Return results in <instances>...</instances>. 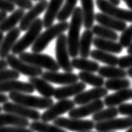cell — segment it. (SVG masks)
Listing matches in <instances>:
<instances>
[{"mask_svg": "<svg viewBox=\"0 0 132 132\" xmlns=\"http://www.w3.org/2000/svg\"><path fill=\"white\" fill-rule=\"evenodd\" d=\"M4 33L0 31V48H1V45H2V42H3V39H4Z\"/></svg>", "mask_w": 132, "mask_h": 132, "instance_id": "816d5d0a", "label": "cell"}, {"mask_svg": "<svg viewBox=\"0 0 132 132\" xmlns=\"http://www.w3.org/2000/svg\"><path fill=\"white\" fill-rule=\"evenodd\" d=\"M75 103L73 100L70 99H63L59 100L56 103H53L52 106L41 114V119L43 122H50L53 121L59 116L65 113H69L70 110L75 109Z\"/></svg>", "mask_w": 132, "mask_h": 132, "instance_id": "9c48e42d", "label": "cell"}, {"mask_svg": "<svg viewBox=\"0 0 132 132\" xmlns=\"http://www.w3.org/2000/svg\"><path fill=\"white\" fill-rule=\"evenodd\" d=\"M92 31L97 36V37L106 39V40H110V41H114L116 42L119 39V36L117 34V32L113 31V30L109 29L107 27L101 25H96L93 26L92 28Z\"/></svg>", "mask_w": 132, "mask_h": 132, "instance_id": "836d02e7", "label": "cell"}, {"mask_svg": "<svg viewBox=\"0 0 132 132\" xmlns=\"http://www.w3.org/2000/svg\"><path fill=\"white\" fill-rule=\"evenodd\" d=\"M6 1L10 2L14 6H18L20 9H22L24 10H30L33 6L31 1H29V0H6Z\"/></svg>", "mask_w": 132, "mask_h": 132, "instance_id": "60d3db41", "label": "cell"}, {"mask_svg": "<svg viewBox=\"0 0 132 132\" xmlns=\"http://www.w3.org/2000/svg\"><path fill=\"white\" fill-rule=\"evenodd\" d=\"M85 132H92V131H85ZM97 132H101V131H97ZM111 132H113V131H111Z\"/></svg>", "mask_w": 132, "mask_h": 132, "instance_id": "11a10c76", "label": "cell"}, {"mask_svg": "<svg viewBox=\"0 0 132 132\" xmlns=\"http://www.w3.org/2000/svg\"><path fill=\"white\" fill-rule=\"evenodd\" d=\"M56 62L64 72H72L73 67L71 65L70 54L67 46V37L63 33L57 37L55 45Z\"/></svg>", "mask_w": 132, "mask_h": 132, "instance_id": "52a82bcc", "label": "cell"}, {"mask_svg": "<svg viewBox=\"0 0 132 132\" xmlns=\"http://www.w3.org/2000/svg\"><path fill=\"white\" fill-rule=\"evenodd\" d=\"M83 26L86 29H91L93 26L95 20L94 2L93 0H80Z\"/></svg>", "mask_w": 132, "mask_h": 132, "instance_id": "cb8c5ba5", "label": "cell"}, {"mask_svg": "<svg viewBox=\"0 0 132 132\" xmlns=\"http://www.w3.org/2000/svg\"><path fill=\"white\" fill-rule=\"evenodd\" d=\"M8 67V64L6 62V59H0V70H4Z\"/></svg>", "mask_w": 132, "mask_h": 132, "instance_id": "bcb514c9", "label": "cell"}, {"mask_svg": "<svg viewBox=\"0 0 132 132\" xmlns=\"http://www.w3.org/2000/svg\"><path fill=\"white\" fill-rule=\"evenodd\" d=\"M29 126L30 130L33 132H67L57 125H50L43 121H33L29 125Z\"/></svg>", "mask_w": 132, "mask_h": 132, "instance_id": "e575fe53", "label": "cell"}, {"mask_svg": "<svg viewBox=\"0 0 132 132\" xmlns=\"http://www.w3.org/2000/svg\"><path fill=\"white\" fill-rule=\"evenodd\" d=\"M6 17H7V13L4 11H0V24L4 21Z\"/></svg>", "mask_w": 132, "mask_h": 132, "instance_id": "7dc6e473", "label": "cell"}, {"mask_svg": "<svg viewBox=\"0 0 132 132\" xmlns=\"http://www.w3.org/2000/svg\"><path fill=\"white\" fill-rule=\"evenodd\" d=\"M15 10V6L6 0H0V11L13 12Z\"/></svg>", "mask_w": 132, "mask_h": 132, "instance_id": "ee69618b", "label": "cell"}, {"mask_svg": "<svg viewBox=\"0 0 132 132\" xmlns=\"http://www.w3.org/2000/svg\"><path fill=\"white\" fill-rule=\"evenodd\" d=\"M123 1H124L125 3V4L130 9V10H132V0H123Z\"/></svg>", "mask_w": 132, "mask_h": 132, "instance_id": "c3c4849f", "label": "cell"}, {"mask_svg": "<svg viewBox=\"0 0 132 132\" xmlns=\"http://www.w3.org/2000/svg\"><path fill=\"white\" fill-rule=\"evenodd\" d=\"M29 125L30 122L27 119L21 118L12 113H0V127L15 126L26 128Z\"/></svg>", "mask_w": 132, "mask_h": 132, "instance_id": "d4e9b609", "label": "cell"}, {"mask_svg": "<svg viewBox=\"0 0 132 132\" xmlns=\"http://www.w3.org/2000/svg\"><path fill=\"white\" fill-rule=\"evenodd\" d=\"M108 1H109L111 4L115 5V6H118L120 4V0H108Z\"/></svg>", "mask_w": 132, "mask_h": 132, "instance_id": "681fc988", "label": "cell"}, {"mask_svg": "<svg viewBox=\"0 0 132 132\" xmlns=\"http://www.w3.org/2000/svg\"><path fill=\"white\" fill-rule=\"evenodd\" d=\"M48 3L47 0H43L39 1L37 4L33 5L32 7L24 14L23 18L20 22V31H27V29L30 27V26L37 19V17L40 15L42 13L46 10L47 6Z\"/></svg>", "mask_w": 132, "mask_h": 132, "instance_id": "5bb4252c", "label": "cell"}, {"mask_svg": "<svg viewBox=\"0 0 132 132\" xmlns=\"http://www.w3.org/2000/svg\"><path fill=\"white\" fill-rule=\"evenodd\" d=\"M118 112L122 115L132 117V103H122L118 108Z\"/></svg>", "mask_w": 132, "mask_h": 132, "instance_id": "b9f144b4", "label": "cell"}, {"mask_svg": "<svg viewBox=\"0 0 132 132\" xmlns=\"http://www.w3.org/2000/svg\"><path fill=\"white\" fill-rule=\"evenodd\" d=\"M108 90L105 87H94L88 91H83L76 96L74 99L75 104L84 105L101 99L108 95Z\"/></svg>", "mask_w": 132, "mask_h": 132, "instance_id": "2e32d148", "label": "cell"}, {"mask_svg": "<svg viewBox=\"0 0 132 132\" xmlns=\"http://www.w3.org/2000/svg\"><path fill=\"white\" fill-rule=\"evenodd\" d=\"M71 65L73 69H77V70L84 72H90V73L97 72L100 68V65L97 62L83 58H74L71 60Z\"/></svg>", "mask_w": 132, "mask_h": 132, "instance_id": "f1b7e54d", "label": "cell"}, {"mask_svg": "<svg viewBox=\"0 0 132 132\" xmlns=\"http://www.w3.org/2000/svg\"><path fill=\"white\" fill-rule=\"evenodd\" d=\"M2 110L8 113H12V114L21 117V118L31 119L33 121H38L41 119V113L37 109H30V108L15 103L7 102L3 104Z\"/></svg>", "mask_w": 132, "mask_h": 132, "instance_id": "8fae6325", "label": "cell"}, {"mask_svg": "<svg viewBox=\"0 0 132 132\" xmlns=\"http://www.w3.org/2000/svg\"><path fill=\"white\" fill-rule=\"evenodd\" d=\"M126 132H132V126L129 128V129H128V130H127Z\"/></svg>", "mask_w": 132, "mask_h": 132, "instance_id": "db71d44e", "label": "cell"}, {"mask_svg": "<svg viewBox=\"0 0 132 132\" xmlns=\"http://www.w3.org/2000/svg\"><path fill=\"white\" fill-rule=\"evenodd\" d=\"M9 100L8 96H6L4 93H0V103H5Z\"/></svg>", "mask_w": 132, "mask_h": 132, "instance_id": "f6af8a7d", "label": "cell"}, {"mask_svg": "<svg viewBox=\"0 0 132 132\" xmlns=\"http://www.w3.org/2000/svg\"><path fill=\"white\" fill-rule=\"evenodd\" d=\"M20 77V74L14 70H0V83L8 80H17Z\"/></svg>", "mask_w": 132, "mask_h": 132, "instance_id": "f35d334b", "label": "cell"}, {"mask_svg": "<svg viewBox=\"0 0 132 132\" xmlns=\"http://www.w3.org/2000/svg\"><path fill=\"white\" fill-rule=\"evenodd\" d=\"M24 14H25V11L22 9H18L13 11L10 16L6 17L4 21L0 24V31L4 33L14 29L17 24L20 22Z\"/></svg>", "mask_w": 132, "mask_h": 132, "instance_id": "83f0119b", "label": "cell"}, {"mask_svg": "<svg viewBox=\"0 0 132 132\" xmlns=\"http://www.w3.org/2000/svg\"><path fill=\"white\" fill-rule=\"evenodd\" d=\"M118 65L119 68L123 69V70L127 68H132V54L122 56L120 58H119Z\"/></svg>", "mask_w": 132, "mask_h": 132, "instance_id": "ab89813d", "label": "cell"}, {"mask_svg": "<svg viewBox=\"0 0 132 132\" xmlns=\"http://www.w3.org/2000/svg\"><path fill=\"white\" fill-rule=\"evenodd\" d=\"M83 26L82 11L80 7H76L71 14V20L69 24V32L67 37V46L69 54L72 58H77L79 54L80 32Z\"/></svg>", "mask_w": 132, "mask_h": 132, "instance_id": "6da1fadb", "label": "cell"}, {"mask_svg": "<svg viewBox=\"0 0 132 132\" xmlns=\"http://www.w3.org/2000/svg\"><path fill=\"white\" fill-rule=\"evenodd\" d=\"M53 125L65 130L75 132H85L90 131L95 126V123L92 120L81 119H71V118H57L53 120Z\"/></svg>", "mask_w": 132, "mask_h": 132, "instance_id": "8992f818", "label": "cell"}, {"mask_svg": "<svg viewBox=\"0 0 132 132\" xmlns=\"http://www.w3.org/2000/svg\"><path fill=\"white\" fill-rule=\"evenodd\" d=\"M119 44L122 47H128L132 43V24L122 31L120 37H119Z\"/></svg>", "mask_w": 132, "mask_h": 132, "instance_id": "74e56055", "label": "cell"}, {"mask_svg": "<svg viewBox=\"0 0 132 132\" xmlns=\"http://www.w3.org/2000/svg\"><path fill=\"white\" fill-rule=\"evenodd\" d=\"M20 30L18 27H14V29L8 31L7 35L3 39L1 48H0V59H4L10 55V53L12 51V48L16 43L20 35Z\"/></svg>", "mask_w": 132, "mask_h": 132, "instance_id": "d6986e66", "label": "cell"}, {"mask_svg": "<svg viewBox=\"0 0 132 132\" xmlns=\"http://www.w3.org/2000/svg\"><path fill=\"white\" fill-rule=\"evenodd\" d=\"M104 103L101 99L94 101L92 103L81 105L79 108L73 109L69 112V117L71 119H81L91 114H94L101 109H103Z\"/></svg>", "mask_w": 132, "mask_h": 132, "instance_id": "9a60e30c", "label": "cell"}, {"mask_svg": "<svg viewBox=\"0 0 132 132\" xmlns=\"http://www.w3.org/2000/svg\"><path fill=\"white\" fill-rule=\"evenodd\" d=\"M90 56H91L92 59H93L97 61L103 63V64H106L108 66L118 65L119 58L116 57L115 55L112 54V53L96 49V50L91 51Z\"/></svg>", "mask_w": 132, "mask_h": 132, "instance_id": "4dcf8cb0", "label": "cell"}, {"mask_svg": "<svg viewBox=\"0 0 132 132\" xmlns=\"http://www.w3.org/2000/svg\"><path fill=\"white\" fill-rule=\"evenodd\" d=\"M93 41V33L91 29H86L79 41V54L80 58L87 59L91 53V47Z\"/></svg>", "mask_w": 132, "mask_h": 132, "instance_id": "4316f807", "label": "cell"}, {"mask_svg": "<svg viewBox=\"0 0 132 132\" xmlns=\"http://www.w3.org/2000/svg\"><path fill=\"white\" fill-rule=\"evenodd\" d=\"M29 83L31 84L34 90L38 92L44 97L51 98L53 96L55 89L47 80L40 77H29Z\"/></svg>", "mask_w": 132, "mask_h": 132, "instance_id": "603a6c76", "label": "cell"}, {"mask_svg": "<svg viewBox=\"0 0 132 132\" xmlns=\"http://www.w3.org/2000/svg\"><path fill=\"white\" fill-rule=\"evenodd\" d=\"M43 28V20L37 18V20L33 22L30 27L27 29V31L23 37L16 42L14 46L12 48L11 52L14 55L20 54L23 52H25L26 49H27L30 46H32L36 40L41 34L42 30Z\"/></svg>", "mask_w": 132, "mask_h": 132, "instance_id": "277c9868", "label": "cell"}, {"mask_svg": "<svg viewBox=\"0 0 132 132\" xmlns=\"http://www.w3.org/2000/svg\"><path fill=\"white\" fill-rule=\"evenodd\" d=\"M0 132H33L31 130L24 127H15V126H6L0 127Z\"/></svg>", "mask_w": 132, "mask_h": 132, "instance_id": "7bdbcfd3", "label": "cell"}, {"mask_svg": "<svg viewBox=\"0 0 132 132\" xmlns=\"http://www.w3.org/2000/svg\"><path fill=\"white\" fill-rule=\"evenodd\" d=\"M132 98V88H127L118 91L117 92L111 95H107L104 97V106L115 107L119 106L124 103L125 101L130 100Z\"/></svg>", "mask_w": 132, "mask_h": 132, "instance_id": "7402d4cb", "label": "cell"}, {"mask_svg": "<svg viewBox=\"0 0 132 132\" xmlns=\"http://www.w3.org/2000/svg\"><path fill=\"white\" fill-rule=\"evenodd\" d=\"M132 126V117L126 118L113 119L108 121L98 122L95 124L94 128L97 131L101 132H111L114 130H125Z\"/></svg>", "mask_w": 132, "mask_h": 132, "instance_id": "7c38bea8", "label": "cell"}, {"mask_svg": "<svg viewBox=\"0 0 132 132\" xmlns=\"http://www.w3.org/2000/svg\"><path fill=\"white\" fill-rule=\"evenodd\" d=\"M105 88L108 91H121L127 89L130 86V81L126 78H119V79H109L104 83Z\"/></svg>", "mask_w": 132, "mask_h": 132, "instance_id": "d590c367", "label": "cell"}, {"mask_svg": "<svg viewBox=\"0 0 132 132\" xmlns=\"http://www.w3.org/2000/svg\"><path fill=\"white\" fill-rule=\"evenodd\" d=\"M1 111H2V107L0 106V113H1Z\"/></svg>", "mask_w": 132, "mask_h": 132, "instance_id": "9f6ffc18", "label": "cell"}, {"mask_svg": "<svg viewBox=\"0 0 132 132\" xmlns=\"http://www.w3.org/2000/svg\"><path fill=\"white\" fill-rule=\"evenodd\" d=\"M127 53L129 54H132V43L127 47Z\"/></svg>", "mask_w": 132, "mask_h": 132, "instance_id": "f907efd6", "label": "cell"}, {"mask_svg": "<svg viewBox=\"0 0 132 132\" xmlns=\"http://www.w3.org/2000/svg\"><path fill=\"white\" fill-rule=\"evenodd\" d=\"M99 76L108 79H119V78H125L127 73L125 70L118 68L116 66H102L97 71Z\"/></svg>", "mask_w": 132, "mask_h": 132, "instance_id": "f546056e", "label": "cell"}, {"mask_svg": "<svg viewBox=\"0 0 132 132\" xmlns=\"http://www.w3.org/2000/svg\"><path fill=\"white\" fill-rule=\"evenodd\" d=\"M42 77L47 82L58 85H70L78 82V76L72 72L59 73L58 71H45L42 74Z\"/></svg>", "mask_w": 132, "mask_h": 132, "instance_id": "4fadbf2b", "label": "cell"}, {"mask_svg": "<svg viewBox=\"0 0 132 132\" xmlns=\"http://www.w3.org/2000/svg\"><path fill=\"white\" fill-rule=\"evenodd\" d=\"M29 1H31V0H29ZM35 1H43V0H35Z\"/></svg>", "mask_w": 132, "mask_h": 132, "instance_id": "6f0895ef", "label": "cell"}, {"mask_svg": "<svg viewBox=\"0 0 132 132\" xmlns=\"http://www.w3.org/2000/svg\"><path fill=\"white\" fill-rule=\"evenodd\" d=\"M96 4L102 13L124 22H132V10L119 8L118 6L112 4L108 0H97Z\"/></svg>", "mask_w": 132, "mask_h": 132, "instance_id": "ba28073f", "label": "cell"}, {"mask_svg": "<svg viewBox=\"0 0 132 132\" xmlns=\"http://www.w3.org/2000/svg\"><path fill=\"white\" fill-rule=\"evenodd\" d=\"M69 28V23L67 21L59 22L56 25H53L50 27L47 28V30L39 35V37L36 40L34 44L32 45L31 50L33 53H41L46 49L48 46L50 42L53 39L59 37V35L63 34Z\"/></svg>", "mask_w": 132, "mask_h": 132, "instance_id": "7a4b0ae2", "label": "cell"}, {"mask_svg": "<svg viewBox=\"0 0 132 132\" xmlns=\"http://www.w3.org/2000/svg\"><path fill=\"white\" fill-rule=\"evenodd\" d=\"M78 78L84 84L86 85L87 84V85L92 86L94 87H103L105 83L103 77L96 76L93 73H90V72H80L78 75Z\"/></svg>", "mask_w": 132, "mask_h": 132, "instance_id": "1f68e13d", "label": "cell"}, {"mask_svg": "<svg viewBox=\"0 0 132 132\" xmlns=\"http://www.w3.org/2000/svg\"><path fill=\"white\" fill-rule=\"evenodd\" d=\"M64 1V0H50V2L47 4L43 20V27L48 28L53 26L59 12L61 10Z\"/></svg>", "mask_w": 132, "mask_h": 132, "instance_id": "44dd1931", "label": "cell"}, {"mask_svg": "<svg viewBox=\"0 0 132 132\" xmlns=\"http://www.w3.org/2000/svg\"><path fill=\"white\" fill-rule=\"evenodd\" d=\"M77 2L78 0H65V3L57 15V20L59 22L66 21V20L70 17L74 10L76 8Z\"/></svg>", "mask_w": 132, "mask_h": 132, "instance_id": "8d00e7d4", "label": "cell"}, {"mask_svg": "<svg viewBox=\"0 0 132 132\" xmlns=\"http://www.w3.org/2000/svg\"><path fill=\"white\" fill-rule=\"evenodd\" d=\"M94 46L98 50L103 51L109 53H120L123 50V47L119 43H117L114 41L106 40V39L95 37L92 41Z\"/></svg>", "mask_w": 132, "mask_h": 132, "instance_id": "484cf974", "label": "cell"}, {"mask_svg": "<svg viewBox=\"0 0 132 132\" xmlns=\"http://www.w3.org/2000/svg\"><path fill=\"white\" fill-rule=\"evenodd\" d=\"M35 90L29 82L20 81L17 80H8L0 83V93L4 92H19V93L30 94L34 92Z\"/></svg>", "mask_w": 132, "mask_h": 132, "instance_id": "e0dca14e", "label": "cell"}, {"mask_svg": "<svg viewBox=\"0 0 132 132\" xmlns=\"http://www.w3.org/2000/svg\"><path fill=\"white\" fill-rule=\"evenodd\" d=\"M95 20H97L99 25L113 30L114 31L122 32L127 27V25L125 22L117 20L115 18L108 15V14H105L102 12L95 14Z\"/></svg>", "mask_w": 132, "mask_h": 132, "instance_id": "ffe728a7", "label": "cell"}, {"mask_svg": "<svg viewBox=\"0 0 132 132\" xmlns=\"http://www.w3.org/2000/svg\"><path fill=\"white\" fill-rule=\"evenodd\" d=\"M119 114L118 109L115 107H109L106 109H101L98 112L92 114L93 122H103L116 118Z\"/></svg>", "mask_w": 132, "mask_h": 132, "instance_id": "d6a6232c", "label": "cell"}, {"mask_svg": "<svg viewBox=\"0 0 132 132\" xmlns=\"http://www.w3.org/2000/svg\"><path fill=\"white\" fill-rule=\"evenodd\" d=\"M19 59L22 61L40 69H45L48 71H59V66L53 57L41 53L23 52L19 54Z\"/></svg>", "mask_w": 132, "mask_h": 132, "instance_id": "5b68a950", "label": "cell"}, {"mask_svg": "<svg viewBox=\"0 0 132 132\" xmlns=\"http://www.w3.org/2000/svg\"><path fill=\"white\" fill-rule=\"evenodd\" d=\"M86 85L83 82H76L70 85H66L62 87L55 89L53 97L57 100H63V99H68V97H76L80 92H82L86 89Z\"/></svg>", "mask_w": 132, "mask_h": 132, "instance_id": "ac0fdd59", "label": "cell"}, {"mask_svg": "<svg viewBox=\"0 0 132 132\" xmlns=\"http://www.w3.org/2000/svg\"><path fill=\"white\" fill-rule=\"evenodd\" d=\"M8 97L13 103L33 109H47L53 104V100L52 98L44 97H41L30 94L19 93V92H10Z\"/></svg>", "mask_w": 132, "mask_h": 132, "instance_id": "3957f363", "label": "cell"}, {"mask_svg": "<svg viewBox=\"0 0 132 132\" xmlns=\"http://www.w3.org/2000/svg\"><path fill=\"white\" fill-rule=\"evenodd\" d=\"M126 73H127V76H130L132 78V68H130L129 70L126 71Z\"/></svg>", "mask_w": 132, "mask_h": 132, "instance_id": "f5cc1de1", "label": "cell"}, {"mask_svg": "<svg viewBox=\"0 0 132 132\" xmlns=\"http://www.w3.org/2000/svg\"><path fill=\"white\" fill-rule=\"evenodd\" d=\"M6 62H7L8 66L12 68V70H15L19 74H22L29 77H37L42 76V74L43 73L42 69L22 61L21 59L17 58L14 54L9 55L6 58Z\"/></svg>", "mask_w": 132, "mask_h": 132, "instance_id": "30bf717a", "label": "cell"}]
</instances>
